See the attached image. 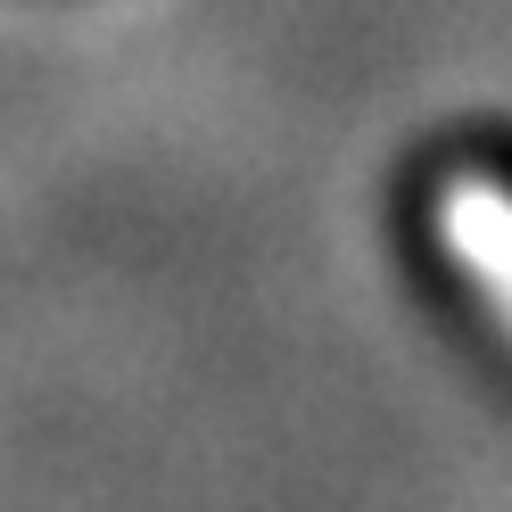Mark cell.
I'll list each match as a JSON object with an SVG mask.
<instances>
[{
  "instance_id": "obj_1",
  "label": "cell",
  "mask_w": 512,
  "mask_h": 512,
  "mask_svg": "<svg viewBox=\"0 0 512 512\" xmlns=\"http://www.w3.org/2000/svg\"><path fill=\"white\" fill-rule=\"evenodd\" d=\"M430 232H438V256L488 298V314L512 331V182L488 174V166L446 174L438 199H430Z\"/></svg>"
}]
</instances>
